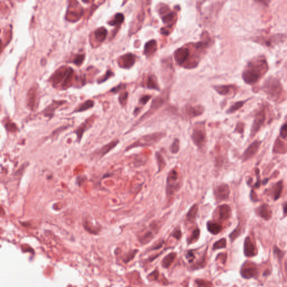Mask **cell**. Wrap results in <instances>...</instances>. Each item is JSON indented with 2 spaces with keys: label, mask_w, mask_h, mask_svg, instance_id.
<instances>
[{
  "label": "cell",
  "mask_w": 287,
  "mask_h": 287,
  "mask_svg": "<svg viewBox=\"0 0 287 287\" xmlns=\"http://www.w3.org/2000/svg\"><path fill=\"white\" fill-rule=\"evenodd\" d=\"M268 70L266 60L264 58H257L248 63L243 73L242 78L246 83L253 84L265 74Z\"/></svg>",
  "instance_id": "obj_1"
},
{
  "label": "cell",
  "mask_w": 287,
  "mask_h": 287,
  "mask_svg": "<svg viewBox=\"0 0 287 287\" xmlns=\"http://www.w3.org/2000/svg\"><path fill=\"white\" fill-rule=\"evenodd\" d=\"M164 136L165 133H155L142 136L132 144L129 145L126 149V150L128 151L134 148L148 147L153 146L159 142L162 138H163Z\"/></svg>",
  "instance_id": "obj_2"
},
{
  "label": "cell",
  "mask_w": 287,
  "mask_h": 287,
  "mask_svg": "<svg viewBox=\"0 0 287 287\" xmlns=\"http://www.w3.org/2000/svg\"><path fill=\"white\" fill-rule=\"evenodd\" d=\"M191 139L194 145L199 149L203 150L206 145L207 138L205 124L200 122L196 124L191 135Z\"/></svg>",
  "instance_id": "obj_3"
},
{
  "label": "cell",
  "mask_w": 287,
  "mask_h": 287,
  "mask_svg": "<svg viewBox=\"0 0 287 287\" xmlns=\"http://www.w3.org/2000/svg\"><path fill=\"white\" fill-rule=\"evenodd\" d=\"M264 89L269 97L274 100H278L283 91L281 83L275 78L268 79L264 84Z\"/></svg>",
  "instance_id": "obj_4"
},
{
  "label": "cell",
  "mask_w": 287,
  "mask_h": 287,
  "mask_svg": "<svg viewBox=\"0 0 287 287\" xmlns=\"http://www.w3.org/2000/svg\"><path fill=\"white\" fill-rule=\"evenodd\" d=\"M180 188V180L178 173L175 169H172L169 172L166 180V193L167 197L170 198L179 190Z\"/></svg>",
  "instance_id": "obj_5"
},
{
  "label": "cell",
  "mask_w": 287,
  "mask_h": 287,
  "mask_svg": "<svg viewBox=\"0 0 287 287\" xmlns=\"http://www.w3.org/2000/svg\"><path fill=\"white\" fill-rule=\"evenodd\" d=\"M215 200L217 202L220 203L229 198L230 189L228 184L224 183L219 184L215 187L213 191Z\"/></svg>",
  "instance_id": "obj_6"
},
{
  "label": "cell",
  "mask_w": 287,
  "mask_h": 287,
  "mask_svg": "<svg viewBox=\"0 0 287 287\" xmlns=\"http://www.w3.org/2000/svg\"><path fill=\"white\" fill-rule=\"evenodd\" d=\"M168 95V94H164L163 93L160 96L157 97L152 102L151 106L150 107V108L149 109V111L146 113H145V115H143L142 118H140V121H142L143 120H144L146 117H148L150 115L153 114L154 112H155L157 110L159 109L160 107H162L164 103L166 102V101L167 99Z\"/></svg>",
  "instance_id": "obj_7"
},
{
  "label": "cell",
  "mask_w": 287,
  "mask_h": 287,
  "mask_svg": "<svg viewBox=\"0 0 287 287\" xmlns=\"http://www.w3.org/2000/svg\"><path fill=\"white\" fill-rule=\"evenodd\" d=\"M119 142L120 141L117 139L113 140L108 144L104 145L98 150L94 151L91 154V156L93 158H96V159H100L103 157L106 154H107L111 150H112L113 149L115 148Z\"/></svg>",
  "instance_id": "obj_8"
},
{
  "label": "cell",
  "mask_w": 287,
  "mask_h": 287,
  "mask_svg": "<svg viewBox=\"0 0 287 287\" xmlns=\"http://www.w3.org/2000/svg\"><path fill=\"white\" fill-rule=\"evenodd\" d=\"M265 120V113L263 109H261L257 113L255 116V118L254 120V123H253L252 129H251V136H254L256 133H257L264 123Z\"/></svg>",
  "instance_id": "obj_9"
},
{
  "label": "cell",
  "mask_w": 287,
  "mask_h": 287,
  "mask_svg": "<svg viewBox=\"0 0 287 287\" xmlns=\"http://www.w3.org/2000/svg\"><path fill=\"white\" fill-rule=\"evenodd\" d=\"M260 144H261V142L260 141L255 140L251 144L249 145L247 148L246 149V150L242 154V160L245 162V161L250 159L251 158L253 157L258 151L259 147H260Z\"/></svg>",
  "instance_id": "obj_10"
},
{
  "label": "cell",
  "mask_w": 287,
  "mask_h": 287,
  "mask_svg": "<svg viewBox=\"0 0 287 287\" xmlns=\"http://www.w3.org/2000/svg\"><path fill=\"white\" fill-rule=\"evenodd\" d=\"M190 56V51L188 49L182 47L177 49L174 53V57L177 64L182 66L186 63Z\"/></svg>",
  "instance_id": "obj_11"
},
{
  "label": "cell",
  "mask_w": 287,
  "mask_h": 287,
  "mask_svg": "<svg viewBox=\"0 0 287 287\" xmlns=\"http://www.w3.org/2000/svg\"><path fill=\"white\" fill-rule=\"evenodd\" d=\"M257 269L255 265H252V264H247V265L244 264L241 270V274L242 277L245 279L255 278L257 276Z\"/></svg>",
  "instance_id": "obj_12"
},
{
  "label": "cell",
  "mask_w": 287,
  "mask_h": 287,
  "mask_svg": "<svg viewBox=\"0 0 287 287\" xmlns=\"http://www.w3.org/2000/svg\"><path fill=\"white\" fill-rule=\"evenodd\" d=\"M135 62V56L132 53H127L120 58L118 64L122 68L129 69L133 66Z\"/></svg>",
  "instance_id": "obj_13"
},
{
  "label": "cell",
  "mask_w": 287,
  "mask_h": 287,
  "mask_svg": "<svg viewBox=\"0 0 287 287\" xmlns=\"http://www.w3.org/2000/svg\"><path fill=\"white\" fill-rule=\"evenodd\" d=\"M216 212L218 215V219L222 221H226L230 218L231 215V209L227 204L221 205L217 208Z\"/></svg>",
  "instance_id": "obj_14"
},
{
  "label": "cell",
  "mask_w": 287,
  "mask_h": 287,
  "mask_svg": "<svg viewBox=\"0 0 287 287\" xmlns=\"http://www.w3.org/2000/svg\"><path fill=\"white\" fill-rule=\"evenodd\" d=\"M256 213L257 214L260 216L261 218H263L265 220H269L272 218V210L268 205L267 204H263L260 206L256 209Z\"/></svg>",
  "instance_id": "obj_15"
},
{
  "label": "cell",
  "mask_w": 287,
  "mask_h": 287,
  "mask_svg": "<svg viewBox=\"0 0 287 287\" xmlns=\"http://www.w3.org/2000/svg\"><path fill=\"white\" fill-rule=\"evenodd\" d=\"M255 247L249 237H247L244 242V254L247 257L254 256L256 254Z\"/></svg>",
  "instance_id": "obj_16"
},
{
  "label": "cell",
  "mask_w": 287,
  "mask_h": 287,
  "mask_svg": "<svg viewBox=\"0 0 287 287\" xmlns=\"http://www.w3.org/2000/svg\"><path fill=\"white\" fill-rule=\"evenodd\" d=\"M204 112V108L201 106H197L193 107L192 106H188L185 108V112L188 117L192 118L195 117L199 116L201 115Z\"/></svg>",
  "instance_id": "obj_17"
},
{
  "label": "cell",
  "mask_w": 287,
  "mask_h": 287,
  "mask_svg": "<svg viewBox=\"0 0 287 287\" xmlns=\"http://www.w3.org/2000/svg\"><path fill=\"white\" fill-rule=\"evenodd\" d=\"M160 13L163 15L162 16V20L164 23L172 26L173 21L175 19V14L172 12H171L168 9H166L165 7L161 8L160 9Z\"/></svg>",
  "instance_id": "obj_18"
},
{
  "label": "cell",
  "mask_w": 287,
  "mask_h": 287,
  "mask_svg": "<svg viewBox=\"0 0 287 287\" xmlns=\"http://www.w3.org/2000/svg\"><path fill=\"white\" fill-rule=\"evenodd\" d=\"M157 49V43L155 40H151L145 44L144 54L147 57H150L153 55Z\"/></svg>",
  "instance_id": "obj_19"
},
{
  "label": "cell",
  "mask_w": 287,
  "mask_h": 287,
  "mask_svg": "<svg viewBox=\"0 0 287 287\" xmlns=\"http://www.w3.org/2000/svg\"><path fill=\"white\" fill-rule=\"evenodd\" d=\"M199 210V206L197 204H194L191 206L186 214V219L189 222L192 223L196 220L197 215Z\"/></svg>",
  "instance_id": "obj_20"
},
{
  "label": "cell",
  "mask_w": 287,
  "mask_h": 287,
  "mask_svg": "<svg viewBox=\"0 0 287 287\" xmlns=\"http://www.w3.org/2000/svg\"><path fill=\"white\" fill-rule=\"evenodd\" d=\"M206 227L209 232L214 235L218 234L222 230V226L221 224L212 221L207 222Z\"/></svg>",
  "instance_id": "obj_21"
},
{
  "label": "cell",
  "mask_w": 287,
  "mask_h": 287,
  "mask_svg": "<svg viewBox=\"0 0 287 287\" xmlns=\"http://www.w3.org/2000/svg\"><path fill=\"white\" fill-rule=\"evenodd\" d=\"M90 126V122L89 121V120H87V121H85L84 123L79 126L78 129L75 131V133L77 135V138H78V141L80 142L82 138V136L83 135V133H84L85 131L86 130H88Z\"/></svg>",
  "instance_id": "obj_22"
},
{
  "label": "cell",
  "mask_w": 287,
  "mask_h": 287,
  "mask_svg": "<svg viewBox=\"0 0 287 287\" xmlns=\"http://www.w3.org/2000/svg\"><path fill=\"white\" fill-rule=\"evenodd\" d=\"M107 34V31L106 30V28L103 27L98 28L94 32L95 38L99 42L104 41V40L106 39Z\"/></svg>",
  "instance_id": "obj_23"
},
{
  "label": "cell",
  "mask_w": 287,
  "mask_h": 287,
  "mask_svg": "<svg viewBox=\"0 0 287 287\" xmlns=\"http://www.w3.org/2000/svg\"><path fill=\"white\" fill-rule=\"evenodd\" d=\"M155 158H156L158 167V173L160 172L166 166V163L162 155L158 151L156 152L155 153Z\"/></svg>",
  "instance_id": "obj_24"
},
{
  "label": "cell",
  "mask_w": 287,
  "mask_h": 287,
  "mask_svg": "<svg viewBox=\"0 0 287 287\" xmlns=\"http://www.w3.org/2000/svg\"><path fill=\"white\" fill-rule=\"evenodd\" d=\"M233 88L234 87L232 85H222L215 87L214 89L219 94L221 95H226L233 89Z\"/></svg>",
  "instance_id": "obj_25"
},
{
  "label": "cell",
  "mask_w": 287,
  "mask_h": 287,
  "mask_svg": "<svg viewBox=\"0 0 287 287\" xmlns=\"http://www.w3.org/2000/svg\"><path fill=\"white\" fill-rule=\"evenodd\" d=\"M175 256H176V254L175 253H171V254H168V255H167L162 261V266L166 268H168L172 264L174 260L175 259Z\"/></svg>",
  "instance_id": "obj_26"
},
{
  "label": "cell",
  "mask_w": 287,
  "mask_h": 287,
  "mask_svg": "<svg viewBox=\"0 0 287 287\" xmlns=\"http://www.w3.org/2000/svg\"><path fill=\"white\" fill-rule=\"evenodd\" d=\"M283 182L281 181L277 182L274 188V197L276 200L280 198L283 190Z\"/></svg>",
  "instance_id": "obj_27"
},
{
  "label": "cell",
  "mask_w": 287,
  "mask_h": 287,
  "mask_svg": "<svg viewBox=\"0 0 287 287\" xmlns=\"http://www.w3.org/2000/svg\"><path fill=\"white\" fill-rule=\"evenodd\" d=\"M93 105H94V102L91 100H88L85 102L84 103H82V104L79 106L77 109H75V111L74 112H83L84 111H86V110L93 107Z\"/></svg>",
  "instance_id": "obj_28"
},
{
  "label": "cell",
  "mask_w": 287,
  "mask_h": 287,
  "mask_svg": "<svg viewBox=\"0 0 287 287\" xmlns=\"http://www.w3.org/2000/svg\"><path fill=\"white\" fill-rule=\"evenodd\" d=\"M146 87L149 88V89H155V90H157V91H159V89L156 80L154 79V77H153L151 76H149L148 78V79L146 80Z\"/></svg>",
  "instance_id": "obj_29"
},
{
  "label": "cell",
  "mask_w": 287,
  "mask_h": 287,
  "mask_svg": "<svg viewBox=\"0 0 287 287\" xmlns=\"http://www.w3.org/2000/svg\"><path fill=\"white\" fill-rule=\"evenodd\" d=\"M124 20V15L122 14H121V13H117V14H116V15H115L114 19L112 20L111 21H109V23H108V24L112 25V26L122 24Z\"/></svg>",
  "instance_id": "obj_30"
},
{
  "label": "cell",
  "mask_w": 287,
  "mask_h": 287,
  "mask_svg": "<svg viewBox=\"0 0 287 287\" xmlns=\"http://www.w3.org/2000/svg\"><path fill=\"white\" fill-rule=\"evenodd\" d=\"M179 149H180V141L179 139L175 138L174 139L173 141L170 146L169 150L172 154H175L178 153V151L179 150Z\"/></svg>",
  "instance_id": "obj_31"
},
{
  "label": "cell",
  "mask_w": 287,
  "mask_h": 287,
  "mask_svg": "<svg viewBox=\"0 0 287 287\" xmlns=\"http://www.w3.org/2000/svg\"><path fill=\"white\" fill-rule=\"evenodd\" d=\"M274 151L276 153H284L287 151L286 145H285L281 141L278 140V141H276L275 142Z\"/></svg>",
  "instance_id": "obj_32"
},
{
  "label": "cell",
  "mask_w": 287,
  "mask_h": 287,
  "mask_svg": "<svg viewBox=\"0 0 287 287\" xmlns=\"http://www.w3.org/2000/svg\"><path fill=\"white\" fill-rule=\"evenodd\" d=\"M200 236V230L199 228H196L193 230L190 237L188 239V243L190 244L193 242H196L199 239Z\"/></svg>",
  "instance_id": "obj_33"
},
{
  "label": "cell",
  "mask_w": 287,
  "mask_h": 287,
  "mask_svg": "<svg viewBox=\"0 0 287 287\" xmlns=\"http://www.w3.org/2000/svg\"><path fill=\"white\" fill-rule=\"evenodd\" d=\"M227 241L226 238H222L215 243L213 245V249L217 250L226 247Z\"/></svg>",
  "instance_id": "obj_34"
},
{
  "label": "cell",
  "mask_w": 287,
  "mask_h": 287,
  "mask_svg": "<svg viewBox=\"0 0 287 287\" xmlns=\"http://www.w3.org/2000/svg\"><path fill=\"white\" fill-rule=\"evenodd\" d=\"M244 103H245V102H243V101H240V102H237L234 104H233L232 107H230V108L228 109V111H227V112L228 113H232L235 112L236 111H237L238 109L241 108L242 106H243Z\"/></svg>",
  "instance_id": "obj_35"
},
{
  "label": "cell",
  "mask_w": 287,
  "mask_h": 287,
  "mask_svg": "<svg viewBox=\"0 0 287 287\" xmlns=\"http://www.w3.org/2000/svg\"><path fill=\"white\" fill-rule=\"evenodd\" d=\"M240 233H241V228L238 226L230 234V240L232 241H233L235 239L237 238L239 236Z\"/></svg>",
  "instance_id": "obj_36"
},
{
  "label": "cell",
  "mask_w": 287,
  "mask_h": 287,
  "mask_svg": "<svg viewBox=\"0 0 287 287\" xmlns=\"http://www.w3.org/2000/svg\"><path fill=\"white\" fill-rule=\"evenodd\" d=\"M85 56L84 55H76V57L73 61V64H75L77 66H80L82 65V62L84 60Z\"/></svg>",
  "instance_id": "obj_37"
},
{
  "label": "cell",
  "mask_w": 287,
  "mask_h": 287,
  "mask_svg": "<svg viewBox=\"0 0 287 287\" xmlns=\"http://www.w3.org/2000/svg\"><path fill=\"white\" fill-rule=\"evenodd\" d=\"M153 238V234L150 232H148L146 233L144 235V236L141 238V242L144 243H148L149 241H151Z\"/></svg>",
  "instance_id": "obj_38"
},
{
  "label": "cell",
  "mask_w": 287,
  "mask_h": 287,
  "mask_svg": "<svg viewBox=\"0 0 287 287\" xmlns=\"http://www.w3.org/2000/svg\"><path fill=\"white\" fill-rule=\"evenodd\" d=\"M127 96H128V93L126 91H125L120 95V96L119 97V100H120V102L121 104L124 105V104H126V100H127Z\"/></svg>",
  "instance_id": "obj_39"
},
{
  "label": "cell",
  "mask_w": 287,
  "mask_h": 287,
  "mask_svg": "<svg viewBox=\"0 0 287 287\" xmlns=\"http://www.w3.org/2000/svg\"><path fill=\"white\" fill-rule=\"evenodd\" d=\"M280 135L282 138L285 139L287 137V124H284L280 131Z\"/></svg>",
  "instance_id": "obj_40"
},
{
  "label": "cell",
  "mask_w": 287,
  "mask_h": 287,
  "mask_svg": "<svg viewBox=\"0 0 287 287\" xmlns=\"http://www.w3.org/2000/svg\"><path fill=\"white\" fill-rule=\"evenodd\" d=\"M172 236L173 237H175V238L177 239H179L181 238L182 236V233L181 230H179V228H176L174 231L172 233Z\"/></svg>",
  "instance_id": "obj_41"
},
{
  "label": "cell",
  "mask_w": 287,
  "mask_h": 287,
  "mask_svg": "<svg viewBox=\"0 0 287 287\" xmlns=\"http://www.w3.org/2000/svg\"><path fill=\"white\" fill-rule=\"evenodd\" d=\"M274 252L275 254H276L278 256V258L279 259H281V258L283 257L284 253L280 249H279L278 247H276V246H274Z\"/></svg>",
  "instance_id": "obj_42"
},
{
  "label": "cell",
  "mask_w": 287,
  "mask_h": 287,
  "mask_svg": "<svg viewBox=\"0 0 287 287\" xmlns=\"http://www.w3.org/2000/svg\"><path fill=\"white\" fill-rule=\"evenodd\" d=\"M113 75V74L112 71H110V70H108V71H107L106 75H104V76H103V79H101L100 80H99V82H98L101 83V82H105L106 80H107V79H108L109 78H110V77H111V76Z\"/></svg>",
  "instance_id": "obj_43"
},
{
  "label": "cell",
  "mask_w": 287,
  "mask_h": 287,
  "mask_svg": "<svg viewBox=\"0 0 287 287\" xmlns=\"http://www.w3.org/2000/svg\"><path fill=\"white\" fill-rule=\"evenodd\" d=\"M125 88V85L124 84H120L118 85L117 87H116L114 88H113L111 89V91L112 92H113V93H118V91H121V89H124Z\"/></svg>",
  "instance_id": "obj_44"
},
{
  "label": "cell",
  "mask_w": 287,
  "mask_h": 287,
  "mask_svg": "<svg viewBox=\"0 0 287 287\" xmlns=\"http://www.w3.org/2000/svg\"><path fill=\"white\" fill-rule=\"evenodd\" d=\"M150 98H151V96H150V95H145V96L142 97L140 99V102L142 104H145L146 103L148 102L149 100L150 99Z\"/></svg>",
  "instance_id": "obj_45"
},
{
  "label": "cell",
  "mask_w": 287,
  "mask_h": 287,
  "mask_svg": "<svg viewBox=\"0 0 287 287\" xmlns=\"http://www.w3.org/2000/svg\"><path fill=\"white\" fill-rule=\"evenodd\" d=\"M197 284H198V285L200 286V287H208V283H206V281H203V280H198V281H196Z\"/></svg>",
  "instance_id": "obj_46"
},
{
  "label": "cell",
  "mask_w": 287,
  "mask_h": 287,
  "mask_svg": "<svg viewBox=\"0 0 287 287\" xmlns=\"http://www.w3.org/2000/svg\"><path fill=\"white\" fill-rule=\"evenodd\" d=\"M243 124H242V123H239V124H237V125L236 131L238 132L239 133H241L242 131H243Z\"/></svg>",
  "instance_id": "obj_47"
},
{
  "label": "cell",
  "mask_w": 287,
  "mask_h": 287,
  "mask_svg": "<svg viewBox=\"0 0 287 287\" xmlns=\"http://www.w3.org/2000/svg\"><path fill=\"white\" fill-rule=\"evenodd\" d=\"M255 172H256V176L257 177V183L255 184V186H256V188H258L260 186V181L259 180V177H260V174H259V170L258 169H256L255 171Z\"/></svg>",
  "instance_id": "obj_48"
},
{
  "label": "cell",
  "mask_w": 287,
  "mask_h": 287,
  "mask_svg": "<svg viewBox=\"0 0 287 287\" xmlns=\"http://www.w3.org/2000/svg\"><path fill=\"white\" fill-rule=\"evenodd\" d=\"M187 258H188L189 259V261L190 262V261H192L193 258H194V256H193V254L192 252H188V255H187Z\"/></svg>",
  "instance_id": "obj_49"
},
{
  "label": "cell",
  "mask_w": 287,
  "mask_h": 287,
  "mask_svg": "<svg viewBox=\"0 0 287 287\" xmlns=\"http://www.w3.org/2000/svg\"><path fill=\"white\" fill-rule=\"evenodd\" d=\"M251 195V199H252V200H254V201H257V196H256V195L255 194V193L254 192V191H252V192Z\"/></svg>",
  "instance_id": "obj_50"
},
{
  "label": "cell",
  "mask_w": 287,
  "mask_h": 287,
  "mask_svg": "<svg viewBox=\"0 0 287 287\" xmlns=\"http://www.w3.org/2000/svg\"><path fill=\"white\" fill-rule=\"evenodd\" d=\"M283 212L285 214H287V203H284L283 206Z\"/></svg>",
  "instance_id": "obj_51"
}]
</instances>
